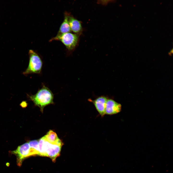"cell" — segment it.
<instances>
[{
    "label": "cell",
    "mask_w": 173,
    "mask_h": 173,
    "mask_svg": "<svg viewBox=\"0 0 173 173\" xmlns=\"http://www.w3.org/2000/svg\"><path fill=\"white\" fill-rule=\"evenodd\" d=\"M28 96L35 105L40 108L42 112L45 106L54 103L53 93L48 88L44 85L35 94L28 95Z\"/></svg>",
    "instance_id": "obj_1"
},
{
    "label": "cell",
    "mask_w": 173,
    "mask_h": 173,
    "mask_svg": "<svg viewBox=\"0 0 173 173\" xmlns=\"http://www.w3.org/2000/svg\"><path fill=\"white\" fill-rule=\"evenodd\" d=\"M29 60L28 66L23 74L25 75L32 74H40L43 65V62L39 55L35 51H29Z\"/></svg>",
    "instance_id": "obj_2"
},
{
    "label": "cell",
    "mask_w": 173,
    "mask_h": 173,
    "mask_svg": "<svg viewBox=\"0 0 173 173\" xmlns=\"http://www.w3.org/2000/svg\"><path fill=\"white\" fill-rule=\"evenodd\" d=\"M78 35L76 34L70 32L57 34L51 38L49 41L54 40L61 42L69 51L73 50L76 46L78 41Z\"/></svg>",
    "instance_id": "obj_3"
},
{
    "label": "cell",
    "mask_w": 173,
    "mask_h": 173,
    "mask_svg": "<svg viewBox=\"0 0 173 173\" xmlns=\"http://www.w3.org/2000/svg\"><path fill=\"white\" fill-rule=\"evenodd\" d=\"M30 146L28 143L26 142L19 146L15 150L10 152L11 154L16 156L18 166H20L23 160L30 156Z\"/></svg>",
    "instance_id": "obj_4"
},
{
    "label": "cell",
    "mask_w": 173,
    "mask_h": 173,
    "mask_svg": "<svg viewBox=\"0 0 173 173\" xmlns=\"http://www.w3.org/2000/svg\"><path fill=\"white\" fill-rule=\"evenodd\" d=\"M44 137L45 140V148L47 156L51 159L53 161H55L56 158L60 155L63 144L50 143Z\"/></svg>",
    "instance_id": "obj_5"
},
{
    "label": "cell",
    "mask_w": 173,
    "mask_h": 173,
    "mask_svg": "<svg viewBox=\"0 0 173 173\" xmlns=\"http://www.w3.org/2000/svg\"><path fill=\"white\" fill-rule=\"evenodd\" d=\"M107 99L106 97L101 96L93 100L89 99L88 100L93 103L100 115L103 117L105 114L106 103Z\"/></svg>",
    "instance_id": "obj_6"
},
{
    "label": "cell",
    "mask_w": 173,
    "mask_h": 173,
    "mask_svg": "<svg viewBox=\"0 0 173 173\" xmlns=\"http://www.w3.org/2000/svg\"><path fill=\"white\" fill-rule=\"evenodd\" d=\"M121 109V104L111 99H108L106 103L105 114L111 115L120 112Z\"/></svg>",
    "instance_id": "obj_7"
},
{
    "label": "cell",
    "mask_w": 173,
    "mask_h": 173,
    "mask_svg": "<svg viewBox=\"0 0 173 173\" xmlns=\"http://www.w3.org/2000/svg\"><path fill=\"white\" fill-rule=\"evenodd\" d=\"M68 20L71 31L76 33L81 32L82 27L80 22L72 16L69 13Z\"/></svg>",
    "instance_id": "obj_8"
},
{
    "label": "cell",
    "mask_w": 173,
    "mask_h": 173,
    "mask_svg": "<svg viewBox=\"0 0 173 173\" xmlns=\"http://www.w3.org/2000/svg\"><path fill=\"white\" fill-rule=\"evenodd\" d=\"M68 13L67 12H64L63 21L61 25L57 34L71 32V30L68 20Z\"/></svg>",
    "instance_id": "obj_9"
},
{
    "label": "cell",
    "mask_w": 173,
    "mask_h": 173,
    "mask_svg": "<svg viewBox=\"0 0 173 173\" xmlns=\"http://www.w3.org/2000/svg\"><path fill=\"white\" fill-rule=\"evenodd\" d=\"M44 136L46 140L50 143L63 144L56 133L52 130H50Z\"/></svg>",
    "instance_id": "obj_10"
},
{
    "label": "cell",
    "mask_w": 173,
    "mask_h": 173,
    "mask_svg": "<svg viewBox=\"0 0 173 173\" xmlns=\"http://www.w3.org/2000/svg\"><path fill=\"white\" fill-rule=\"evenodd\" d=\"M30 146V156L38 154V141L35 140L30 141L28 142Z\"/></svg>",
    "instance_id": "obj_11"
},
{
    "label": "cell",
    "mask_w": 173,
    "mask_h": 173,
    "mask_svg": "<svg viewBox=\"0 0 173 173\" xmlns=\"http://www.w3.org/2000/svg\"><path fill=\"white\" fill-rule=\"evenodd\" d=\"M45 140L44 136L38 140V155L47 156L45 147Z\"/></svg>",
    "instance_id": "obj_12"
},
{
    "label": "cell",
    "mask_w": 173,
    "mask_h": 173,
    "mask_svg": "<svg viewBox=\"0 0 173 173\" xmlns=\"http://www.w3.org/2000/svg\"><path fill=\"white\" fill-rule=\"evenodd\" d=\"M20 105L22 108L26 107L27 106V103L25 101H22L20 104Z\"/></svg>",
    "instance_id": "obj_13"
}]
</instances>
